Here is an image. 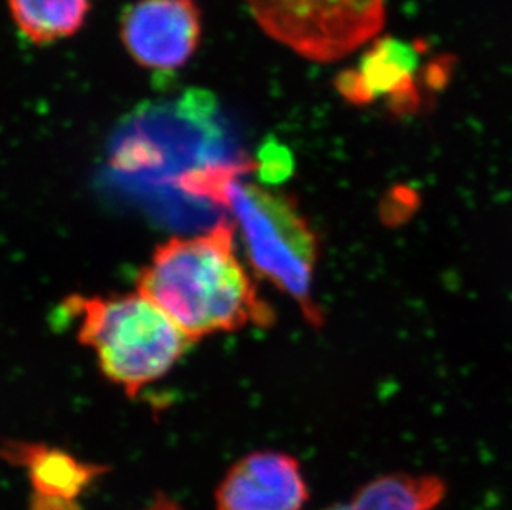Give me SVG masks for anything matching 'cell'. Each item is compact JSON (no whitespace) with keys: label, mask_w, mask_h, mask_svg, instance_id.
<instances>
[{"label":"cell","mask_w":512,"mask_h":510,"mask_svg":"<svg viewBox=\"0 0 512 510\" xmlns=\"http://www.w3.org/2000/svg\"><path fill=\"white\" fill-rule=\"evenodd\" d=\"M136 289L193 343L249 325L269 327L276 320L237 257L228 219L199 236L171 237L156 247Z\"/></svg>","instance_id":"obj_1"},{"label":"cell","mask_w":512,"mask_h":510,"mask_svg":"<svg viewBox=\"0 0 512 510\" xmlns=\"http://www.w3.org/2000/svg\"><path fill=\"white\" fill-rule=\"evenodd\" d=\"M247 166H208L179 179L188 193L226 207L236 221L247 260L261 279L299 305L307 322H324L314 302L319 239L289 194L247 183Z\"/></svg>","instance_id":"obj_2"},{"label":"cell","mask_w":512,"mask_h":510,"mask_svg":"<svg viewBox=\"0 0 512 510\" xmlns=\"http://www.w3.org/2000/svg\"><path fill=\"white\" fill-rule=\"evenodd\" d=\"M62 310L78 320V342L92 348L103 375L130 398L165 378L194 345L140 292L112 297L72 295Z\"/></svg>","instance_id":"obj_3"},{"label":"cell","mask_w":512,"mask_h":510,"mask_svg":"<svg viewBox=\"0 0 512 510\" xmlns=\"http://www.w3.org/2000/svg\"><path fill=\"white\" fill-rule=\"evenodd\" d=\"M271 39L312 62L332 63L377 39L387 0H246Z\"/></svg>","instance_id":"obj_4"},{"label":"cell","mask_w":512,"mask_h":510,"mask_svg":"<svg viewBox=\"0 0 512 510\" xmlns=\"http://www.w3.org/2000/svg\"><path fill=\"white\" fill-rule=\"evenodd\" d=\"M203 12L194 0H136L126 5L118 35L138 67L155 73L178 72L203 40Z\"/></svg>","instance_id":"obj_5"},{"label":"cell","mask_w":512,"mask_h":510,"mask_svg":"<svg viewBox=\"0 0 512 510\" xmlns=\"http://www.w3.org/2000/svg\"><path fill=\"white\" fill-rule=\"evenodd\" d=\"M421 53L410 42L373 39L357 67L340 73L335 87L353 105L385 102L397 115L421 106Z\"/></svg>","instance_id":"obj_6"},{"label":"cell","mask_w":512,"mask_h":510,"mask_svg":"<svg viewBox=\"0 0 512 510\" xmlns=\"http://www.w3.org/2000/svg\"><path fill=\"white\" fill-rule=\"evenodd\" d=\"M309 499L300 462L281 451L247 454L216 489L218 510H304Z\"/></svg>","instance_id":"obj_7"},{"label":"cell","mask_w":512,"mask_h":510,"mask_svg":"<svg viewBox=\"0 0 512 510\" xmlns=\"http://www.w3.org/2000/svg\"><path fill=\"white\" fill-rule=\"evenodd\" d=\"M0 459L25 467L35 496L65 501H78V497L107 472V467L80 461L62 449L22 441L0 444Z\"/></svg>","instance_id":"obj_8"},{"label":"cell","mask_w":512,"mask_h":510,"mask_svg":"<svg viewBox=\"0 0 512 510\" xmlns=\"http://www.w3.org/2000/svg\"><path fill=\"white\" fill-rule=\"evenodd\" d=\"M448 494L443 477L431 472H387L373 477L345 502L322 510H436Z\"/></svg>","instance_id":"obj_9"},{"label":"cell","mask_w":512,"mask_h":510,"mask_svg":"<svg viewBox=\"0 0 512 510\" xmlns=\"http://www.w3.org/2000/svg\"><path fill=\"white\" fill-rule=\"evenodd\" d=\"M10 17L25 40L37 47L70 39L82 30L92 0H7Z\"/></svg>","instance_id":"obj_10"},{"label":"cell","mask_w":512,"mask_h":510,"mask_svg":"<svg viewBox=\"0 0 512 510\" xmlns=\"http://www.w3.org/2000/svg\"><path fill=\"white\" fill-rule=\"evenodd\" d=\"M30 510H82L78 501H65L54 497L32 496Z\"/></svg>","instance_id":"obj_11"},{"label":"cell","mask_w":512,"mask_h":510,"mask_svg":"<svg viewBox=\"0 0 512 510\" xmlns=\"http://www.w3.org/2000/svg\"><path fill=\"white\" fill-rule=\"evenodd\" d=\"M146 510H183L181 507L176 504V502L171 501V499H168V497L163 496V494H160V496L155 497V501L151 502L150 506H148V509Z\"/></svg>","instance_id":"obj_12"}]
</instances>
